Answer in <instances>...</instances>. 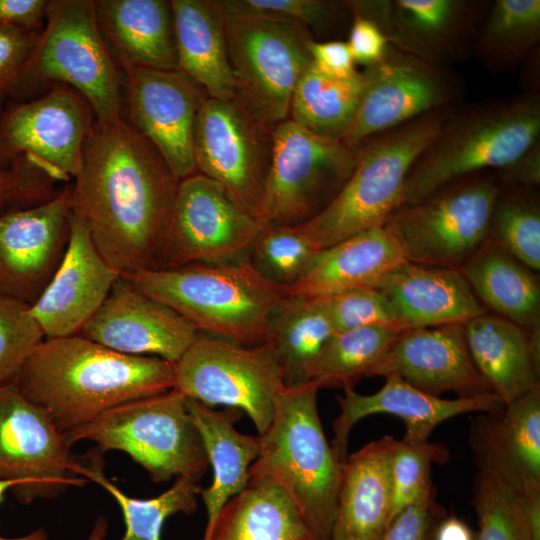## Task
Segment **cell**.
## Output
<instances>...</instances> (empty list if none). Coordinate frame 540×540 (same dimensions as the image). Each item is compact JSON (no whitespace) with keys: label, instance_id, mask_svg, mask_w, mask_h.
Instances as JSON below:
<instances>
[{"label":"cell","instance_id":"obj_1","mask_svg":"<svg viewBox=\"0 0 540 540\" xmlns=\"http://www.w3.org/2000/svg\"><path fill=\"white\" fill-rule=\"evenodd\" d=\"M179 181L153 144L123 117L95 121L70 184L71 212L121 275L153 269Z\"/></svg>","mask_w":540,"mask_h":540},{"label":"cell","instance_id":"obj_2","mask_svg":"<svg viewBox=\"0 0 540 540\" xmlns=\"http://www.w3.org/2000/svg\"><path fill=\"white\" fill-rule=\"evenodd\" d=\"M14 383L65 433L114 407L173 389L174 364L122 354L80 335L45 338Z\"/></svg>","mask_w":540,"mask_h":540},{"label":"cell","instance_id":"obj_3","mask_svg":"<svg viewBox=\"0 0 540 540\" xmlns=\"http://www.w3.org/2000/svg\"><path fill=\"white\" fill-rule=\"evenodd\" d=\"M121 276L200 333L237 344L266 342L271 317L287 296L284 287L256 271L247 255L230 261L141 269Z\"/></svg>","mask_w":540,"mask_h":540},{"label":"cell","instance_id":"obj_4","mask_svg":"<svg viewBox=\"0 0 540 540\" xmlns=\"http://www.w3.org/2000/svg\"><path fill=\"white\" fill-rule=\"evenodd\" d=\"M540 93L489 98L457 107L414 162L403 204H416L464 176L507 167L537 143Z\"/></svg>","mask_w":540,"mask_h":540},{"label":"cell","instance_id":"obj_5","mask_svg":"<svg viewBox=\"0 0 540 540\" xmlns=\"http://www.w3.org/2000/svg\"><path fill=\"white\" fill-rule=\"evenodd\" d=\"M312 382L284 386L267 430L258 435L259 452L249 479L267 476L295 503L315 540H330L343 463L329 445Z\"/></svg>","mask_w":540,"mask_h":540},{"label":"cell","instance_id":"obj_6","mask_svg":"<svg viewBox=\"0 0 540 540\" xmlns=\"http://www.w3.org/2000/svg\"><path fill=\"white\" fill-rule=\"evenodd\" d=\"M458 106L447 107L374 135L356 150L354 170L334 200L294 226L320 249L385 226L403 204L407 176Z\"/></svg>","mask_w":540,"mask_h":540},{"label":"cell","instance_id":"obj_7","mask_svg":"<svg viewBox=\"0 0 540 540\" xmlns=\"http://www.w3.org/2000/svg\"><path fill=\"white\" fill-rule=\"evenodd\" d=\"M57 81L79 93L97 123L122 117V72L99 32L94 0H52L34 49L8 90Z\"/></svg>","mask_w":540,"mask_h":540},{"label":"cell","instance_id":"obj_8","mask_svg":"<svg viewBox=\"0 0 540 540\" xmlns=\"http://www.w3.org/2000/svg\"><path fill=\"white\" fill-rule=\"evenodd\" d=\"M64 435L70 446L87 440L102 453L125 452L154 482L174 476L198 482L209 467L186 397L174 388L114 407Z\"/></svg>","mask_w":540,"mask_h":540},{"label":"cell","instance_id":"obj_9","mask_svg":"<svg viewBox=\"0 0 540 540\" xmlns=\"http://www.w3.org/2000/svg\"><path fill=\"white\" fill-rule=\"evenodd\" d=\"M502 187L496 171L470 174L416 204L402 205L385 226L408 261L460 269L488 239Z\"/></svg>","mask_w":540,"mask_h":540},{"label":"cell","instance_id":"obj_10","mask_svg":"<svg viewBox=\"0 0 540 540\" xmlns=\"http://www.w3.org/2000/svg\"><path fill=\"white\" fill-rule=\"evenodd\" d=\"M224 12L236 98L274 129L289 118L293 91L312 62L310 30L289 20Z\"/></svg>","mask_w":540,"mask_h":540},{"label":"cell","instance_id":"obj_11","mask_svg":"<svg viewBox=\"0 0 540 540\" xmlns=\"http://www.w3.org/2000/svg\"><path fill=\"white\" fill-rule=\"evenodd\" d=\"M284 386L281 366L268 342L246 348L199 332L174 364V389L209 407L243 411L259 435L269 427Z\"/></svg>","mask_w":540,"mask_h":540},{"label":"cell","instance_id":"obj_12","mask_svg":"<svg viewBox=\"0 0 540 540\" xmlns=\"http://www.w3.org/2000/svg\"><path fill=\"white\" fill-rule=\"evenodd\" d=\"M356 164V150L315 135L290 119L273 129L271 165L260 206L263 224L298 226L339 194Z\"/></svg>","mask_w":540,"mask_h":540},{"label":"cell","instance_id":"obj_13","mask_svg":"<svg viewBox=\"0 0 540 540\" xmlns=\"http://www.w3.org/2000/svg\"><path fill=\"white\" fill-rule=\"evenodd\" d=\"M364 87L356 115L342 142L356 149L368 138L428 113L458 106L463 78L449 69L392 45L383 59L361 71Z\"/></svg>","mask_w":540,"mask_h":540},{"label":"cell","instance_id":"obj_14","mask_svg":"<svg viewBox=\"0 0 540 540\" xmlns=\"http://www.w3.org/2000/svg\"><path fill=\"white\" fill-rule=\"evenodd\" d=\"M263 225L219 183L195 173L179 181L153 269L241 258Z\"/></svg>","mask_w":540,"mask_h":540},{"label":"cell","instance_id":"obj_15","mask_svg":"<svg viewBox=\"0 0 540 540\" xmlns=\"http://www.w3.org/2000/svg\"><path fill=\"white\" fill-rule=\"evenodd\" d=\"M272 150L273 128L256 118L236 97L205 98L194 136L197 173L219 183L243 210L257 219Z\"/></svg>","mask_w":540,"mask_h":540},{"label":"cell","instance_id":"obj_16","mask_svg":"<svg viewBox=\"0 0 540 540\" xmlns=\"http://www.w3.org/2000/svg\"><path fill=\"white\" fill-rule=\"evenodd\" d=\"M70 447L47 412L14 382L0 386V480L17 483L11 491L20 504L54 498L69 486L86 483L75 472Z\"/></svg>","mask_w":540,"mask_h":540},{"label":"cell","instance_id":"obj_17","mask_svg":"<svg viewBox=\"0 0 540 540\" xmlns=\"http://www.w3.org/2000/svg\"><path fill=\"white\" fill-rule=\"evenodd\" d=\"M94 123L89 103L66 86L14 104L0 117V169L25 157L56 182L74 179Z\"/></svg>","mask_w":540,"mask_h":540},{"label":"cell","instance_id":"obj_18","mask_svg":"<svg viewBox=\"0 0 540 540\" xmlns=\"http://www.w3.org/2000/svg\"><path fill=\"white\" fill-rule=\"evenodd\" d=\"M121 70L125 120L153 144L179 180L197 173L194 136L204 90L178 70Z\"/></svg>","mask_w":540,"mask_h":540},{"label":"cell","instance_id":"obj_19","mask_svg":"<svg viewBox=\"0 0 540 540\" xmlns=\"http://www.w3.org/2000/svg\"><path fill=\"white\" fill-rule=\"evenodd\" d=\"M70 185L47 201L0 214V291L29 305L59 268L70 238Z\"/></svg>","mask_w":540,"mask_h":540},{"label":"cell","instance_id":"obj_20","mask_svg":"<svg viewBox=\"0 0 540 540\" xmlns=\"http://www.w3.org/2000/svg\"><path fill=\"white\" fill-rule=\"evenodd\" d=\"M490 1H364L360 13L375 22L390 45L428 62L448 66L471 53Z\"/></svg>","mask_w":540,"mask_h":540},{"label":"cell","instance_id":"obj_21","mask_svg":"<svg viewBox=\"0 0 540 540\" xmlns=\"http://www.w3.org/2000/svg\"><path fill=\"white\" fill-rule=\"evenodd\" d=\"M198 334L178 313L121 276L78 335L122 354L153 356L175 364Z\"/></svg>","mask_w":540,"mask_h":540},{"label":"cell","instance_id":"obj_22","mask_svg":"<svg viewBox=\"0 0 540 540\" xmlns=\"http://www.w3.org/2000/svg\"><path fill=\"white\" fill-rule=\"evenodd\" d=\"M120 277L99 253L85 223L71 212L64 258L44 292L30 305L45 338L78 335Z\"/></svg>","mask_w":540,"mask_h":540},{"label":"cell","instance_id":"obj_23","mask_svg":"<svg viewBox=\"0 0 540 540\" xmlns=\"http://www.w3.org/2000/svg\"><path fill=\"white\" fill-rule=\"evenodd\" d=\"M388 375L435 396L492 393L473 363L462 324L403 330L368 377Z\"/></svg>","mask_w":540,"mask_h":540},{"label":"cell","instance_id":"obj_24","mask_svg":"<svg viewBox=\"0 0 540 540\" xmlns=\"http://www.w3.org/2000/svg\"><path fill=\"white\" fill-rule=\"evenodd\" d=\"M337 400L340 414L333 422L331 447L342 462L348 456L350 432L364 417L378 413L399 417L406 426L403 439L421 442L427 441L433 430L447 419L471 412H499L505 406L494 393L440 398L414 387L397 375L386 376L384 385L373 394L363 395L353 388H345Z\"/></svg>","mask_w":540,"mask_h":540},{"label":"cell","instance_id":"obj_25","mask_svg":"<svg viewBox=\"0 0 540 540\" xmlns=\"http://www.w3.org/2000/svg\"><path fill=\"white\" fill-rule=\"evenodd\" d=\"M477 470L495 476L518 496L540 490V386L480 413L469 428Z\"/></svg>","mask_w":540,"mask_h":540},{"label":"cell","instance_id":"obj_26","mask_svg":"<svg viewBox=\"0 0 540 540\" xmlns=\"http://www.w3.org/2000/svg\"><path fill=\"white\" fill-rule=\"evenodd\" d=\"M402 330L466 324L487 310L458 268L407 261L377 287Z\"/></svg>","mask_w":540,"mask_h":540},{"label":"cell","instance_id":"obj_27","mask_svg":"<svg viewBox=\"0 0 540 540\" xmlns=\"http://www.w3.org/2000/svg\"><path fill=\"white\" fill-rule=\"evenodd\" d=\"M464 333L474 365L505 405L540 386V326L486 311L464 324Z\"/></svg>","mask_w":540,"mask_h":540},{"label":"cell","instance_id":"obj_28","mask_svg":"<svg viewBox=\"0 0 540 540\" xmlns=\"http://www.w3.org/2000/svg\"><path fill=\"white\" fill-rule=\"evenodd\" d=\"M94 8L101 37L120 70H178L171 1L96 0Z\"/></svg>","mask_w":540,"mask_h":540},{"label":"cell","instance_id":"obj_29","mask_svg":"<svg viewBox=\"0 0 540 540\" xmlns=\"http://www.w3.org/2000/svg\"><path fill=\"white\" fill-rule=\"evenodd\" d=\"M394 437L384 436L343 463L330 540H378L391 522L390 455Z\"/></svg>","mask_w":540,"mask_h":540},{"label":"cell","instance_id":"obj_30","mask_svg":"<svg viewBox=\"0 0 540 540\" xmlns=\"http://www.w3.org/2000/svg\"><path fill=\"white\" fill-rule=\"evenodd\" d=\"M394 234L386 227L358 233L323 249L313 266L287 295L326 297L351 290L377 288L407 262Z\"/></svg>","mask_w":540,"mask_h":540},{"label":"cell","instance_id":"obj_31","mask_svg":"<svg viewBox=\"0 0 540 540\" xmlns=\"http://www.w3.org/2000/svg\"><path fill=\"white\" fill-rule=\"evenodd\" d=\"M178 71L208 97H236L220 0H172Z\"/></svg>","mask_w":540,"mask_h":540},{"label":"cell","instance_id":"obj_32","mask_svg":"<svg viewBox=\"0 0 540 540\" xmlns=\"http://www.w3.org/2000/svg\"><path fill=\"white\" fill-rule=\"evenodd\" d=\"M202 540H315L286 491L267 476L249 479L205 527Z\"/></svg>","mask_w":540,"mask_h":540},{"label":"cell","instance_id":"obj_33","mask_svg":"<svg viewBox=\"0 0 540 540\" xmlns=\"http://www.w3.org/2000/svg\"><path fill=\"white\" fill-rule=\"evenodd\" d=\"M186 407L202 438L213 470L211 485L200 495L206 506L209 525L224 504L249 483V468L259 452V437L242 434L234 427L238 410L217 411L186 398Z\"/></svg>","mask_w":540,"mask_h":540},{"label":"cell","instance_id":"obj_34","mask_svg":"<svg viewBox=\"0 0 540 540\" xmlns=\"http://www.w3.org/2000/svg\"><path fill=\"white\" fill-rule=\"evenodd\" d=\"M460 271L485 308L525 328L540 326L537 276L493 240L488 238Z\"/></svg>","mask_w":540,"mask_h":540},{"label":"cell","instance_id":"obj_35","mask_svg":"<svg viewBox=\"0 0 540 540\" xmlns=\"http://www.w3.org/2000/svg\"><path fill=\"white\" fill-rule=\"evenodd\" d=\"M335 333L322 297L287 295L280 302L266 342L275 351L285 386L309 382L310 365Z\"/></svg>","mask_w":540,"mask_h":540},{"label":"cell","instance_id":"obj_36","mask_svg":"<svg viewBox=\"0 0 540 540\" xmlns=\"http://www.w3.org/2000/svg\"><path fill=\"white\" fill-rule=\"evenodd\" d=\"M363 87L361 71L337 78L311 62L293 91L288 119L315 135L341 141L356 115Z\"/></svg>","mask_w":540,"mask_h":540},{"label":"cell","instance_id":"obj_37","mask_svg":"<svg viewBox=\"0 0 540 540\" xmlns=\"http://www.w3.org/2000/svg\"><path fill=\"white\" fill-rule=\"evenodd\" d=\"M539 0H496L490 3L471 53L492 73L518 67L538 47Z\"/></svg>","mask_w":540,"mask_h":540},{"label":"cell","instance_id":"obj_38","mask_svg":"<svg viewBox=\"0 0 540 540\" xmlns=\"http://www.w3.org/2000/svg\"><path fill=\"white\" fill-rule=\"evenodd\" d=\"M89 465H76L77 475L89 479L106 489L119 504L126 531L121 540H161V531L168 517L197 509V495L201 488L197 482L177 478L173 486L157 497L133 498L122 492L104 474L102 452L97 448L89 455Z\"/></svg>","mask_w":540,"mask_h":540},{"label":"cell","instance_id":"obj_39","mask_svg":"<svg viewBox=\"0 0 540 540\" xmlns=\"http://www.w3.org/2000/svg\"><path fill=\"white\" fill-rule=\"evenodd\" d=\"M403 330L393 325H372L335 333L310 365L308 381L324 387L353 388Z\"/></svg>","mask_w":540,"mask_h":540},{"label":"cell","instance_id":"obj_40","mask_svg":"<svg viewBox=\"0 0 540 540\" xmlns=\"http://www.w3.org/2000/svg\"><path fill=\"white\" fill-rule=\"evenodd\" d=\"M488 238L532 271L540 269V205L535 187L503 186Z\"/></svg>","mask_w":540,"mask_h":540},{"label":"cell","instance_id":"obj_41","mask_svg":"<svg viewBox=\"0 0 540 540\" xmlns=\"http://www.w3.org/2000/svg\"><path fill=\"white\" fill-rule=\"evenodd\" d=\"M322 250L294 226L264 224L247 257L259 274L286 289L308 272Z\"/></svg>","mask_w":540,"mask_h":540},{"label":"cell","instance_id":"obj_42","mask_svg":"<svg viewBox=\"0 0 540 540\" xmlns=\"http://www.w3.org/2000/svg\"><path fill=\"white\" fill-rule=\"evenodd\" d=\"M448 458L449 451L441 443L394 439L390 455L391 521L433 487L432 465L445 463Z\"/></svg>","mask_w":540,"mask_h":540},{"label":"cell","instance_id":"obj_43","mask_svg":"<svg viewBox=\"0 0 540 540\" xmlns=\"http://www.w3.org/2000/svg\"><path fill=\"white\" fill-rule=\"evenodd\" d=\"M472 491L479 526L474 540H532L519 496L495 476L477 470Z\"/></svg>","mask_w":540,"mask_h":540},{"label":"cell","instance_id":"obj_44","mask_svg":"<svg viewBox=\"0 0 540 540\" xmlns=\"http://www.w3.org/2000/svg\"><path fill=\"white\" fill-rule=\"evenodd\" d=\"M44 339L30 305L0 291V386L15 382L28 355Z\"/></svg>","mask_w":540,"mask_h":540},{"label":"cell","instance_id":"obj_45","mask_svg":"<svg viewBox=\"0 0 540 540\" xmlns=\"http://www.w3.org/2000/svg\"><path fill=\"white\" fill-rule=\"evenodd\" d=\"M322 298L336 333L372 325L398 326L390 302L377 288L356 289Z\"/></svg>","mask_w":540,"mask_h":540},{"label":"cell","instance_id":"obj_46","mask_svg":"<svg viewBox=\"0 0 540 540\" xmlns=\"http://www.w3.org/2000/svg\"><path fill=\"white\" fill-rule=\"evenodd\" d=\"M221 4L234 13L289 20L309 30L332 24L344 6L325 0H222Z\"/></svg>","mask_w":540,"mask_h":540},{"label":"cell","instance_id":"obj_47","mask_svg":"<svg viewBox=\"0 0 540 540\" xmlns=\"http://www.w3.org/2000/svg\"><path fill=\"white\" fill-rule=\"evenodd\" d=\"M55 183L25 157L8 168L0 169V214L47 201L58 193L53 190Z\"/></svg>","mask_w":540,"mask_h":540},{"label":"cell","instance_id":"obj_48","mask_svg":"<svg viewBox=\"0 0 540 540\" xmlns=\"http://www.w3.org/2000/svg\"><path fill=\"white\" fill-rule=\"evenodd\" d=\"M445 516L432 487L402 510L378 540H435L437 527Z\"/></svg>","mask_w":540,"mask_h":540},{"label":"cell","instance_id":"obj_49","mask_svg":"<svg viewBox=\"0 0 540 540\" xmlns=\"http://www.w3.org/2000/svg\"><path fill=\"white\" fill-rule=\"evenodd\" d=\"M39 32L0 24V91L7 94L19 76L34 49Z\"/></svg>","mask_w":540,"mask_h":540},{"label":"cell","instance_id":"obj_50","mask_svg":"<svg viewBox=\"0 0 540 540\" xmlns=\"http://www.w3.org/2000/svg\"><path fill=\"white\" fill-rule=\"evenodd\" d=\"M355 64L368 67L380 62L390 43L382 29L373 21L353 15L346 41Z\"/></svg>","mask_w":540,"mask_h":540},{"label":"cell","instance_id":"obj_51","mask_svg":"<svg viewBox=\"0 0 540 540\" xmlns=\"http://www.w3.org/2000/svg\"><path fill=\"white\" fill-rule=\"evenodd\" d=\"M312 63L323 73L348 78L357 74L356 64L346 41H315L308 44Z\"/></svg>","mask_w":540,"mask_h":540},{"label":"cell","instance_id":"obj_52","mask_svg":"<svg viewBox=\"0 0 540 540\" xmlns=\"http://www.w3.org/2000/svg\"><path fill=\"white\" fill-rule=\"evenodd\" d=\"M47 0H0V24L41 31L46 18Z\"/></svg>","mask_w":540,"mask_h":540},{"label":"cell","instance_id":"obj_53","mask_svg":"<svg viewBox=\"0 0 540 540\" xmlns=\"http://www.w3.org/2000/svg\"><path fill=\"white\" fill-rule=\"evenodd\" d=\"M496 173L503 186L536 188L540 183V141Z\"/></svg>","mask_w":540,"mask_h":540},{"label":"cell","instance_id":"obj_54","mask_svg":"<svg viewBox=\"0 0 540 540\" xmlns=\"http://www.w3.org/2000/svg\"><path fill=\"white\" fill-rule=\"evenodd\" d=\"M532 540H540V490L519 496Z\"/></svg>","mask_w":540,"mask_h":540},{"label":"cell","instance_id":"obj_55","mask_svg":"<svg viewBox=\"0 0 540 540\" xmlns=\"http://www.w3.org/2000/svg\"><path fill=\"white\" fill-rule=\"evenodd\" d=\"M470 527L456 516H445L439 523L435 540H474Z\"/></svg>","mask_w":540,"mask_h":540},{"label":"cell","instance_id":"obj_56","mask_svg":"<svg viewBox=\"0 0 540 540\" xmlns=\"http://www.w3.org/2000/svg\"><path fill=\"white\" fill-rule=\"evenodd\" d=\"M17 486V483L14 481H3L0 480V504L2 503L5 493L8 490H12ZM0 540H48L47 534L44 529L40 528L26 536L18 538H5L0 536Z\"/></svg>","mask_w":540,"mask_h":540},{"label":"cell","instance_id":"obj_57","mask_svg":"<svg viewBox=\"0 0 540 540\" xmlns=\"http://www.w3.org/2000/svg\"><path fill=\"white\" fill-rule=\"evenodd\" d=\"M108 530V522L105 517L100 516L91 531L89 540H104Z\"/></svg>","mask_w":540,"mask_h":540},{"label":"cell","instance_id":"obj_58","mask_svg":"<svg viewBox=\"0 0 540 540\" xmlns=\"http://www.w3.org/2000/svg\"><path fill=\"white\" fill-rule=\"evenodd\" d=\"M5 95L6 94L4 92L0 91V106H1V103H2L3 98H4Z\"/></svg>","mask_w":540,"mask_h":540}]
</instances>
